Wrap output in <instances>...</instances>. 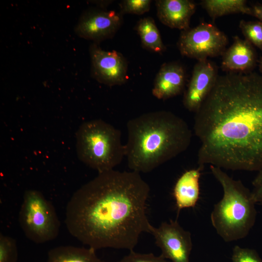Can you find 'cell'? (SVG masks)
I'll list each match as a JSON object with an SVG mask.
<instances>
[{
    "mask_svg": "<svg viewBox=\"0 0 262 262\" xmlns=\"http://www.w3.org/2000/svg\"><path fill=\"white\" fill-rule=\"evenodd\" d=\"M217 72L216 65L209 59L195 65L182 100L189 111L196 113L199 109L215 84Z\"/></svg>",
    "mask_w": 262,
    "mask_h": 262,
    "instance_id": "obj_11",
    "label": "cell"
},
{
    "mask_svg": "<svg viewBox=\"0 0 262 262\" xmlns=\"http://www.w3.org/2000/svg\"><path fill=\"white\" fill-rule=\"evenodd\" d=\"M150 0H124L120 3V13L142 15L150 8Z\"/></svg>",
    "mask_w": 262,
    "mask_h": 262,
    "instance_id": "obj_21",
    "label": "cell"
},
{
    "mask_svg": "<svg viewBox=\"0 0 262 262\" xmlns=\"http://www.w3.org/2000/svg\"><path fill=\"white\" fill-rule=\"evenodd\" d=\"M186 78L182 65L176 62L164 63L155 77L152 93L163 100L178 96L184 89Z\"/></svg>",
    "mask_w": 262,
    "mask_h": 262,
    "instance_id": "obj_13",
    "label": "cell"
},
{
    "mask_svg": "<svg viewBox=\"0 0 262 262\" xmlns=\"http://www.w3.org/2000/svg\"><path fill=\"white\" fill-rule=\"evenodd\" d=\"M198 167L232 170L262 168V76L256 72L218 76L195 113Z\"/></svg>",
    "mask_w": 262,
    "mask_h": 262,
    "instance_id": "obj_1",
    "label": "cell"
},
{
    "mask_svg": "<svg viewBox=\"0 0 262 262\" xmlns=\"http://www.w3.org/2000/svg\"><path fill=\"white\" fill-rule=\"evenodd\" d=\"M122 15L114 11L89 10L80 18L75 32L80 37L95 43L111 38L122 25Z\"/></svg>",
    "mask_w": 262,
    "mask_h": 262,
    "instance_id": "obj_10",
    "label": "cell"
},
{
    "mask_svg": "<svg viewBox=\"0 0 262 262\" xmlns=\"http://www.w3.org/2000/svg\"><path fill=\"white\" fill-rule=\"evenodd\" d=\"M202 168L198 167L185 171L177 180L173 196L179 211L194 207L199 199V179Z\"/></svg>",
    "mask_w": 262,
    "mask_h": 262,
    "instance_id": "obj_15",
    "label": "cell"
},
{
    "mask_svg": "<svg viewBox=\"0 0 262 262\" xmlns=\"http://www.w3.org/2000/svg\"><path fill=\"white\" fill-rule=\"evenodd\" d=\"M149 233L154 236L162 257L171 262H190L191 235L177 221L164 222L158 228L151 226Z\"/></svg>",
    "mask_w": 262,
    "mask_h": 262,
    "instance_id": "obj_8",
    "label": "cell"
},
{
    "mask_svg": "<svg viewBox=\"0 0 262 262\" xmlns=\"http://www.w3.org/2000/svg\"><path fill=\"white\" fill-rule=\"evenodd\" d=\"M251 7V16L257 18L262 22V4L256 3L252 5Z\"/></svg>",
    "mask_w": 262,
    "mask_h": 262,
    "instance_id": "obj_25",
    "label": "cell"
},
{
    "mask_svg": "<svg viewBox=\"0 0 262 262\" xmlns=\"http://www.w3.org/2000/svg\"><path fill=\"white\" fill-rule=\"evenodd\" d=\"M18 219L26 237L35 243L53 240L58 235L60 223L55 208L38 190L25 191Z\"/></svg>",
    "mask_w": 262,
    "mask_h": 262,
    "instance_id": "obj_6",
    "label": "cell"
},
{
    "mask_svg": "<svg viewBox=\"0 0 262 262\" xmlns=\"http://www.w3.org/2000/svg\"><path fill=\"white\" fill-rule=\"evenodd\" d=\"M17 247L13 238L0 234V262H17Z\"/></svg>",
    "mask_w": 262,
    "mask_h": 262,
    "instance_id": "obj_20",
    "label": "cell"
},
{
    "mask_svg": "<svg viewBox=\"0 0 262 262\" xmlns=\"http://www.w3.org/2000/svg\"><path fill=\"white\" fill-rule=\"evenodd\" d=\"M239 28L245 39L258 48L262 53V22L241 20L239 22Z\"/></svg>",
    "mask_w": 262,
    "mask_h": 262,
    "instance_id": "obj_19",
    "label": "cell"
},
{
    "mask_svg": "<svg viewBox=\"0 0 262 262\" xmlns=\"http://www.w3.org/2000/svg\"><path fill=\"white\" fill-rule=\"evenodd\" d=\"M258 63H259V70L262 75V56L261 57L260 60L258 61Z\"/></svg>",
    "mask_w": 262,
    "mask_h": 262,
    "instance_id": "obj_26",
    "label": "cell"
},
{
    "mask_svg": "<svg viewBox=\"0 0 262 262\" xmlns=\"http://www.w3.org/2000/svg\"><path fill=\"white\" fill-rule=\"evenodd\" d=\"M125 157L131 171L149 172L189 147L192 131L174 113L157 111L142 114L127 123Z\"/></svg>",
    "mask_w": 262,
    "mask_h": 262,
    "instance_id": "obj_3",
    "label": "cell"
},
{
    "mask_svg": "<svg viewBox=\"0 0 262 262\" xmlns=\"http://www.w3.org/2000/svg\"><path fill=\"white\" fill-rule=\"evenodd\" d=\"M148 184L135 171L99 173L72 196L66 208L69 232L95 250H133L152 226L147 215Z\"/></svg>",
    "mask_w": 262,
    "mask_h": 262,
    "instance_id": "obj_2",
    "label": "cell"
},
{
    "mask_svg": "<svg viewBox=\"0 0 262 262\" xmlns=\"http://www.w3.org/2000/svg\"><path fill=\"white\" fill-rule=\"evenodd\" d=\"M200 4L213 19L232 14H251L245 0H203Z\"/></svg>",
    "mask_w": 262,
    "mask_h": 262,
    "instance_id": "obj_17",
    "label": "cell"
},
{
    "mask_svg": "<svg viewBox=\"0 0 262 262\" xmlns=\"http://www.w3.org/2000/svg\"><path fill=\"white\" fill-rule=\"evenodd\" d=\"M232 262H262L257 252L253 249L235 246L232 249Z\"/></svg>",
    "mask_w": 262,
    "mask_h": 262,
    "instance_id": "obj_22",
    "label": "cell"
},
{
    "mask_svg": "<svg viewBox=\"0 0 262 262\" xmlns=\"http://www.w3.org/2000/svg\"><path fill=\"white\" fill-rule=\"evenodd\" d=\"M228 39L226 34L213 24L201 22L182 31L177 42L180 54L197 61L222 56Z\"/></svg>",
    "mask_w": 262,
    "mask_h": 262,
    "instance_id": "obj_7",
    "label": "cell"
},
{
    "mask_svg": "<svg viewBox=\"0 0 262 262\" xmlns=\"http://www.w3.org/2000/svg\"><path fill=\"white\" fill-rule=\"evenodd\" d=\"M48 262H103L96 255V250L88 247L59 246L51 249Z\"/></svg>",
    "mask_w": 262,
    "mask_h": 262,
    "instance_id": "obj_16",
    "label": "cell"
},
{
    "mask_svg": "<svg viewBox=\"0 0 262 262\" xmlns=\"http://www.w3.org/2000/svg\"><path fill=\"white\" fill-rule=\"evenodd\" d=\"M211 171L221 185L223 196L211 213L216 233L226 242L242 239L255 224L256 203L252 192L240 180L229 177L221 168L210 165Z\"/></svg>",
    "mask_w": 262,
    "mask_h": 262,
    "instance_id": "obj_4",
    "label": "cell"
},
{
    "mask_svg": "<svg viewBox=\"0 0 262 262\" xmlns=\"http://www.w3.org/2000/svg\"><path fill=\"white\" fill-rule=\"evenodd\" d=\"M91 74L98 82L109 86L120 85L128 80L127 63L115 50L105 51L96 43L90 48Z\"/></svg>",
    "mask_w": 262,
    "mask_h": 262,
    "instance_id": "obj_9",
    "label": "cell"
},
{
    "mask_svg": "<svg viewBox=\"0 0 262 262\" xmlns=\"http://www.w3.org/2000/svg\"><path fill=\"white\" fill-rule=\"evenodd\" d=\"M258 61L254 46L246 40L235 35L231 45L222 55L221 68L226 73H249Z\"/></svg>",
    "mask_w": 262,
    "mask_h": 262,
    "instance_id": "obj_12",
    "label": "cell"
},
{
    "mask_svg": "<svg viewBox=\"0 0 262 262\" xmlns=\"http://www.w3.org/2000/svg\"><path fill=\"white\" fill-rule=\"evenodd\" d=\"M118 262H171L161 256H156L152 253H140L130 251Z\"/></svg>",
    "mask_w": 262,
    "mask_h": 262,
    "instance_id": "obj_23",
    "label": "cell"
},
{
    "mask_svg": "<svg viewBox=\"0 0 262 262\" xmlns=\"http://www.w3.org/2000/svg\"><path fill=\"white\" fill-rule=\"evenodd\" d=\"M258 172L252 181L253 190L251 192L256 204H262V168Z\"/></svg>",
    "mask_w": 262,
    "mask_h": 262,
    "instance_id": "obj_24",
    "label": "cell"
},
{
    "mask_svg": "<svg viewBox=\"0 0 262 262\" xmlns=\"http://www.w3.org/2000/svg\"><path fill=\"white\" fill-rule=\"evenodd\" d=\"M157 15L164 25L182 31L190 28V19L196 10V4L189 0H156Z\"/></svg>",
    "mask_w": 262,
    "mask_h": 262,
    "instance_id": "obj_14",
    "label": "cell"
},
{
    "mask_svg": "<svg viewBox=\"0 0 262 262\" xmlns=\"http://www.w3.org/2000/svg\"><path fill=\"white\" fill-rule=\"evenodd\" d=\"M120 131L101 120L83 122L76 132L79 160L99 173L114 169L125 157Z\"/></svg>",
    "mask_w": 262,
    "mask_h": 262,
    "instance_id": "obj_5",
    "label": "cell"
},
{
    "mask_svg": "<svg viewBox=\"0 0 262 262\" xmlns=\"http://www.w3.org/2000/svg\"><path fill=\"white\" fill-rule=\"evenodd\" d=\"M135 29L140 36L144 48L159 53L165 50L160 32L152 18L147 17L140 19Z\"/></svg>",
    "mask_w": 262,
    "mask_h": 262,
    "instance_id": "obj_18",
    "label": "cell"
}]
</instances>
